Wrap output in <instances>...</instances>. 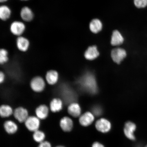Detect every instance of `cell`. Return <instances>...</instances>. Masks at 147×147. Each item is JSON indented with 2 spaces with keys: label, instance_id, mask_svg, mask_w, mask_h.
Listing matches in <instances>:
<instances>
[{
  "label": "cell",
  "instance_id": "obj_30",
  "mask_svg": "<svg viewBox=\"0 0 147 147\" xmlns=\"http://www.w3.org/2000/svg\"><path fill=\"white\" fill-rule=\"evenodd\" d=\"M8 1V0H0V2L1 3H4Z\"/></svg>",
  "mask_w": 147,
  "mask_h": 147
},
{
  "label": "cell",
  "instance_id": "obj_6",
  "mask_svg": "<svg viewBox=\"0 0 147 147\" xmlns=\"http://www.w3.org/2000/svg\"><path fill=\"white\" fill-rule=\"evenodd\" d=\"M10 29L12 34L15 36H20L24 32L26 26L22 22L16 21L11 24Z\"/></svg>",
  "mask_w": 147,
  "mask_h": 147
},
{
  "label": "cell",
  "instance_id": "obj_21",
  "mask_svg": "<svg viewBox=\"0 0 147 147\" xmlns=\"http://www.w3.org/2000/svg\"><path fill=\"white\" fill-rule=\"evenodd\" d=\"M4 127L5 131L9 134H13L16 133L18 129L17 124L11 120L5 121L4 124Z\"/></svg>",
  "mask_w": 147,
  "mask_h": 147
},
{
  "label": "cell",
  "instance_id": "obj_8",
  "mask_svg": "<svg viewBox=\"0 0 147 147\" xmlns=\"http://www.w3.org/2000/svg\"><path fill=\"white\" fill-rule=\"evenodd\" d=\"M13 115L15 118L20 123L25 122L29 117L27 110L22 107L16 108L14 110Z\"/></svg>",
  "mask_w": 147,
  "mask_h": 147
},
{
  "label": "cell",
  "instance_id": "obj_29",
  "mask_svg": "<svg viewBox=\"0 0 147 147\" xmlns=\"http://www.w3.org/2000/svg\"><path fill=\"white\" fill-rule=\"evenodd\" d=\"M92 147H105L102 143L98 142H95L92 145Z\"/></svg>",
  "mask_w": 147,
  "mask_h": 147
},
{
  "label": "cell",
  "instance_id": "obj_24",
  "mask_svg": "<svg viewBox=\"0 0 147 147\" xmlns=\"http://www.w3.org/2000/svg\"><path fill=\"white\" fill-rule=\"evenodd\" d=\"M8 53L6 49H2L0 50V63L3 64L8 61L9 58Z\"/></svg>",
  "mask_w": 147,
  "mask_h": 147
},
{
  "label": "cell",
  "instance_id": "obj_28",
  "mask_svg": "<svg viewBox=\"0 0 147 147\" xmlns=\"http://www.w3.org/2000/svg\"><path fill=\"white\" fill-rule=\"evenodd\" d=\"M5 79V75L3 71H1L0 72V83L2 84L4 82Z\"/></svg>",
  "mask_w": 147,
  "mask_h": 147
},
{
  "label": "cell",
  "instance_id": "obj_1",
  "mask_svg": "<svg viewBox=\"0 0 147 147\" xmlns=\"http://www.w3.org/2000/svg\"><path fill=\"white\" fill-rule=\"evenodd\" d=\"M78 82L82 90L86 92L94 94L98 92L96 79L91 73H86L80 78Z\"/></svg>",
  "mask_w": 147,
  "mask_h": 147
},
{
  "label": "cell",
  "instance_id": "obj_7",
  "mask_svg": "<svg viewBox=\"0 0 147 147\" xmlns=\"http://www.w3.org/2000/svg\"><path fill=\"white\" fill-rule=\"evenodd\" d=\"M95 126L98 131L103 133H108L111 128V123L107 119L104 118H101L97 120Z\"/></svg>",
  "mask_w": 147,
  "mask_h": 147
},
{
  "label": "cell",
  "instance_id": "obj_25",
  "mask_svg": "<svg viewBox=\"0 0 147 147\" xmlns=\"http://www.w3.org/2000/svg\"><path fill=\"white\" fill-rule=\"evenodd\" d=\"M134 2L138 8H144L147 6V0H134Z\"/></svg>",
  "mask_w": 147,
  "mask_h": 147
},
{
  "label": "cell",
  "instance_id": "obj_26",
  "mask_svg": "<svg viewBox=\"0 0 147 147\" xmlns=\"http://www.w3.org/2000/svg\"><path fill=\"white\" fill-rule=\"evenodd\" d=\"M94 114L96 116H99L102 114V110L101 109V108L99 107H95L93 108L92 110Z\"/></svg>",
  "mask_w": 147,
  "mask_h": 147
},
{
  "label": "cell",
  "instance_id": "obj_22",
  "mask_svg": "<svg viewBox=\"0 0 147 147\" xmlns=\"http://www.w3.org/2000/svg\"><path fill=\"white\" fill-rule=\"evenodd\" d=\"M11 11L8 6L2 5L0 7V18L3 21H6L10 18Z\"/></svg>",
  "mask_w": 147,
  "mask_h": 147
},
{
  "label": "cell",
  "instance_id": "obj_23",
  "mask_svg": "<svg viewBox=\"0 0 147 147\" xmlns=\"http://www.w3.org/2000/svg\"><path fill=\"white\" fill-rule=\"evenodd\" d=\"M45 138V135L43 132L37 130L34 132L33 138L36 142L41 143L43 142Z\"/></svg>",
  "mask_w": 147,
  "mask_h": 147
},
{
  "label": "cell",
  "instance_id": "obj_19",
  "mask_svg": "<svg viewBox=\"0 0 147 147\" xmlns=\"http://www.w3.org/2000/svg\"><path fill=\"white\" fill-rule=\"evenodd\" d=\"M20 16L24 21L30 22L34 18V14L30 8L28 7H24L21 9Z\"/></svg>",
  "mask_w": 147,
  "mask_h": 147
},
{
  "label": "cell",
  "instance_id": "obj_12",
  "mask_svg": "<svg viewBox=\"0 0 147 147\" xmlns=\"http://www.w3.org/2000/svg\"><path fill=\"white\" fill-rule=\"evenodd\" d=\"M16 45L18 50L22 52H26L29 49L30 42L27 38L21 36H18L16 40Z\"/></svg>",
  "mask_w": 147,
  "mask_h": 147
},
{
  "label": "cell",
  "instance_id": "obj_31",
  "mask_svg": "<svg viewBox=\"0 0 147 147\" xmlns=\"http://www.w3.org/2000/svg\"><path fill=\"white\" fill-rule=\"evenodd\" d=\"M56 147H64L63 146H56Z\"/></svg>",
  "mask_w": 147,
  "mask_h": 147
},
{
  "label": "cell",
  "instance_id": "obj_27",
  "mask_svg": "<svg viewBox=\"0 0 147 147\" xmlns=\"http://www.w3.org/2000/svg\"><path fill=\"white\" fill-rule=\"evenodd\" d=\"M38 147H51L50 143L48 141H43L40 143Z\"/></svg>",
  "mask_w": 147,
  "mask_h": 147
},
{
  "label": "cell",
  "instance_id": "obj_3",
  "mask_svg": "<svg viewBox=\"0 0 147 147\" xmlns=\"http://www.w3.org/2000/svg\"><path fill=\"white\" fill-rule=\"evenodd\" d=\"M111 55L113 61L119 64L127 56V53L124 49L117 47L112 50Z\"/></svg>",
  "mask_w": 147,
  "mask_h": 147
},
{
  "label": "cell",
  "instance_id": "obj_32",
  "mask_svg": "<svg viewBox=\"0 0 147 147\" xmlns=\"http://www.w3.org/2000/svg\"><path fill=\"white\" fill-rule=\"evenodd\" d=\"M21 1H28V0H21Z\"/></svg>",
  "mask_w": 147,
  "mask_h": 147
},
{
  "label": "cell",
  "instance_id": "obj_16",
  "mask_svg": "<svg viewBox=\"0 0 147 147\" xmlns=\"http://www.w3.org/2000/svg\"><path fill=\"white\" fill-rule=\"evenodd\" d=\"M63 103L61 99L55 98L52 99L49 104V109L53 113H56L62 109Z\"/></svg>",
  "mask_w": 147,
  "mask_h": 147
},
{
  "label": "cell",
  "instance_id": "obj_33",
  "mask_svg": "<svg viewBox=\"0 0 147 147\" xmlns=\"http://www.w3.org/2000/svg\"><path fill=\"white\" fill-rule=\"evenodd\" d=\"M144 147H147V145H146V146H145Z\"/></svg>",
  "mask_w": 147,
  "mask_h": 147
},
{
  "label": "cell",
  "instance_id": "obj_13",
  "mask_svg": "<svg viewBox=\"0 0 147 147\" xmlns=\"http://www.w3.org/2000/svg\"><path fill=\"white\" fill-rule=\"evenodd\" d=\"M94 120L93 114L88 112L82 115L79 119V122L82 126L84 127L90 125Z\"/></svg>",
  "mask_w": 147,
  "mask_h": 147
},
{
  "label": "cell",
  "instance_id": "obj_10",
  "mask_svg": "<svg viewBox=\"0 0 147 147\" xmlns=\"http://www.w3.org/2000/svg\"><path fill=\"white\" fill-rule=\"evenodd\" d=\"M59 75L58 71L51 69L48 71L46 73L45 79L47 83L49 85H54L58 82Z\"/></svg>",
  "mask_w": 147,
  "mask_h": 147
},
{
  "label": "cell",
  "instance_id": "obj_11",
  "mask_svg": "<svg viewBox=\"0 0 147 147\" xmlns=\"http://www.w3.org/2000/svg\"><path fill=\"white\" fill-rule=\"evenodd\" d=\"M100 53L97 49V46L92 45L88 47L84 53V56L86 59L92 60L98 57Z\"/></svg>",
  "mask_w": 147,
  "mask_h": 147
},
{
  "label": "cell",
  "instance_id": "obj_2",
  "mask_svg": "<svg viewBox=\"0 0 147 147\" xmlns=\"http://www.w3.org/2000/svg\"><path fill=\"white\" fill-rule=\"evenodd\" d=\"M30 84L31 89L37 93L43 91L45 87V80L40 76H36L33 78L31 80Z\"/></svg>",
  "mask_w": 147,
  "mask_h": 147
},
{
  "label": "cell",
  "instance_id": "obj_20",
  "mask_svg": "<svg viewBox=\"0 0 147 147\" xmlns=\"http://www.w3.org/2000/svg\"><path fill=\"white\" fill-rule=\"evenodd\" d=\"M13 112L11 107L8 105H2L0 107V115L3 118L10 116L13 114Z\"/></svg>",
  "mask_w": 147,
  "mask_h": 147
},
{
  "label": "cell",
  "instance_id": "obj_17",
  "mask_svg": "<svg viewBox=\"0 0 147 147\" xmlns=\"http://www.w3.org/2000/svg\"><path fill=\"white\" fill-rule=\"evenodd\" d=\"M102 22L98 18L93 19L90 22L89 28L91 32L93 34H98L102 31Z\"/></svg>",
  "mask_w": 147,
  "mask_h": 147
},
{
  "label": "cell",
  "instance_id": "obj_5",
  "mask_svg": "<svg viewBox=\"0 0 147 147\" xmlns=\"http://www.w3.org/2000/svg\"><path fill=\"white\" fill-rule=\"evenodd\" d=\"M136 129V124L131 121H128L125 124L124 128L125 135L130 140L135 141L136 140V137L134 133Z\"/></svg>",
  "mask_w": 147,
  "mask_h": 147
},
{
  "label": "cell",
  "instance_id": "obj_9",
  "mask_svg": "<svg viewBox=\"0 0 147 147\" xmlns=\"http://www.w3.org/2000/svg\"><path fill=\"white\" fill-rule=\"evenodd\" d=\"M124 41V38L121 33L118 30H114L112 33L110 43L112 46L117 47L122 45Z\"/></svg>",
  "mask_w": 147,
  "mask_h": 147
},
{
  "label": "cell",
  "instance_id": "obj_4",
  "mask_svg": "<svg viewBox=\"0 0 147 147\" xmlns=\"http://www.w3.org/2000/svg\"><path fill=\"white\" fill-rule=\"evenodd\" d=\"M24 123L27 129L34 132L38 130L40 124V119L34 116H29Z\"/></svg>",
  "mask_w": 147,
  "mask_h": 147
},
{
  "label": "cell",
  "instance_id": "obj_18",
  "mask_svg": "<svg viewBox=\"0 0 147 147\" xmlns=\"http://www.w3.org/2000/svg\"><path fill=\"white\" fill-rule=\"evenodd\" d=\"M81 111V108L80 105L76 102H71L68 107V113L74 117H76L80 116Z\"/></svg>",
  "mask_w": 147,
  "mask_h": 147
},
{
  "label": "cell",
  "instance_id": "obj_14",
  "mask_svg": "<svg viewBox=\"0 0 147 147\" xmlns=\"http://www.w3.org/2000/svg\"><path fill=\"white\" fill-rule=\"evenodd\" d=\"M49 109L48 107L45 104L38 106L35 110L36 117L40 119H46L49 115Z\"/></svg>",
  "mask_w": 147,
  "mask_h": 147
},
{
  "label": "cell",
  "instance_id": "obj_15",
  "mask_svg": "<svg viewBox=\"0 0 147 147\" xmlns=\"http://www.w3.org/2000/svg\"><path fill=\"white\" fill-rule=\"evenodd\" d=\"M60 125L63 131L69 132L71 131L73 128V121L69 117H64L61 119Z\"/></svg>",
  "mask_w": 147,
  "mask_h": 147
}]
</instances>
